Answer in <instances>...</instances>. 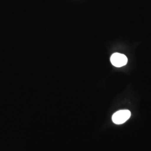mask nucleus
<instances>
[{"mask_svg":"<svg viewBox=\"0 0 151 151\" xmlns=\"http://www.w3.org/2000/svg\"><path fill=\"white\" fill-rule=\"evenodd\" d=\"M131 113L128 110H121L114 114L112 120L115 124H122L129 119Z\"/></svg>","mask_w":151,"mask_h":151,"instance_id":"obj_1","label":"nucleus"},{"mask_svg":"<svg viewBox=\"0 0 151 151\" xmlns=\"http://www.w3.org/2000/svg\"><path fill=\"white\" fill-rule=\"evenodd\" d=\"M110 61L114 66L116 67H122L127 65L128 58L124 54L115 53L111 56Z\"/></svg>","mask_w":151,"mask_h":151,"instance_id":"obj_2","label":"nucleus"}]
</instances>
